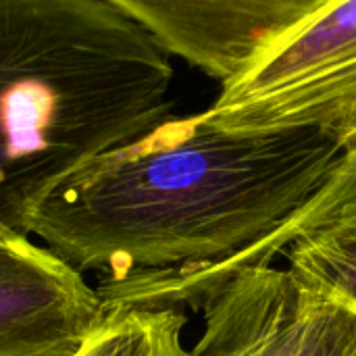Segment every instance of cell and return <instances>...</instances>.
<instances>
[{
	"instance_id": "cell-1",
	"label": "cell",
	"mask_w": 356,
	"mask_h": 356,
	"mask_svg": "<svg viewBox=\"0 0 356 356\" xmlns=\"http://www.w3.org/2000/svg\"><path fill=\"white\" fill-rule=\"evenodd\" d=\"M344 156L321 129L252 136L169 117L65 179L29 236L83 275L100 271L104 307L173 309L298 217Z\"/></svg>"
},
{
	"instance_id": "cell-2",
	"label": "cell",
	"mask_w": 356,
	"mask_h": 356,
	"mask_svg": "<svg viewBox=\"0 0 356 356\" xmlns=\"http://www.w3.org/2000/svg\"><path fill=\"white\" fill-rule=\"evenodd\" d=\"M167 50L115 0H0V221L171 117Z\"/></svg>"
},
{
	"instance_id": "cell-3",
	"label": "cell",
	"mask_w": 356,
	"mask_h": 356,
	"mask_svg": "<svg viewBox=\"0 0 356 356\" xmlns=\"http://www.w3.org/2000/svg\"><path fill=\"white\" fill-rule=\"evenodd\" d=\"M200 115L229 134L338 138L356 121V0H317Z\"/></svg>"
},
{
	"instance_id": "cell-4",
	"label": "cell",
	"mask_w": 356,
	"mask_h": 356,
	"mask_svg": "<svg viewBox=\"0 0 356 356\" xmlns=\"http://www.w3.org/2000/svg\"><path fill=\"white\" fill-rule=\"evenodd\" d=\"M194 356H356V311L290 269L250 267L209 292Z\"/></svg>"
},
{
	"instance_id": "cell-5",
	"label": "cell",
	"mask_w": 356,
	"mask_h": 356,
	"mask_svg": "<svg viewBox=\"0 0 356 356\" xmlns=\"http://www.w3.org/2000/svg\"><path fill=\"white\" fill-rule=\"evenodd\" d=\"M100 319L81 271L0 221V356H77Z\"/></svg>"
},
{
	"instance_id": "cell-6",
	"label": "cell",
	"mask_w": 356,
	"mask_h": 356,
	"mask_svg": "<svg viewBox=\"0 0 356 356\" xmlns=\"http://www.w3.org/2000/svg\"><path fill=\"white\" fill-rule=\"evenodd\" d=\"M167 50L223 86L317 0H115Z\"/></svg>"
},
{
	"instance_id": "cell-7",
	"label": "cell",
	"mask_w": 356,
	"mask_h": 356,
	"mask_svg": "<svg viewBox=\"0 0 356 356\" xmlns=\"http://www.w3.org/2000/svg\"><path fill=\"white\" fill-rule=\"evenodd\" d=\"M284 248L290 271L309 288L356 311V142L346 146L344 163L298 217L184 294L177 309H194L238 271L271 265Z\"/></svg>"
},
{
	"instance_id": "cell-8",
	"label": "cell",
	"mask_w": 356,
	"mask_h": 356,
	"mask_svg": "<svg viewBox=\"0 0 356 356\" xmlns=\"http://www.w3.org/2000/svg\"><path fill=\"white\" fill-rule=\"evenodd\" d=\"M188 317L179 309L104 307L77 356H194L184 344Z\"/></svg>"
},
{
	"instance_id": "cell-9",
	"label": "cell",
	"mask_w": 356,
	"mask_h": 356,
	"mask_svg": "<svg viewBox=\"0 0 356 356\" xmlns=\"http://www.w3.org/2000/svg\"><path fill=\"white\" fill-rule=\"evenodd\" d=\"M338 140L344 144V146H350V144H355L356 142V121L353 125H348L346 129H342L340 134H338Z\"/></svg>"
}]
</instances>
